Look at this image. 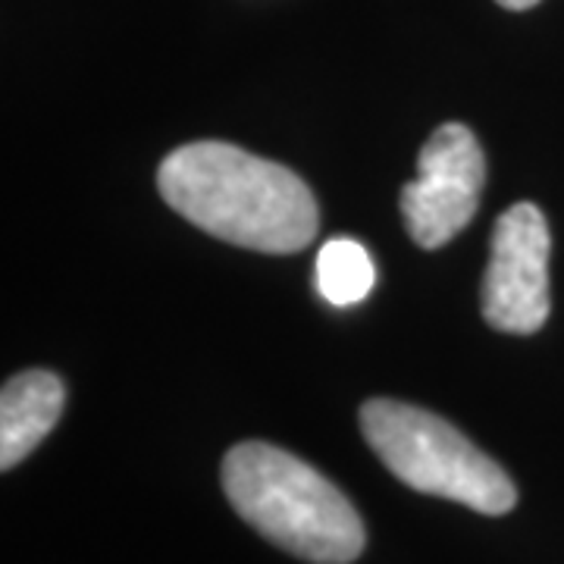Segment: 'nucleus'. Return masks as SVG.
<instances>
[{
  "mask_svg": "<svg viewBox=\"0 0 564 564\" xmlns=\"http://www.w3.org/2000/svg\"><path fill=\"white\" fill-rule=\"evenodd\" d=\"M163 202L223 242L295 254L317 236V204L302 176L226 141H195L163 158Z\"/></svg>",
  "mask_w": 564,
  "mask_h": 564,
  "instance_id": "obj_1",
  "label": "nucleus"
},
{
  "mask_svg": "<svg viewBox=\"0 0 564 564\" xmlns=\"http://www.w3.org/2000/svg\"><path fill=\"white\" fill-rule=\"evenodd\" d=\"M223 489L239 518L270 543L314 564H351L364 552L355 505L302 458L242 443L223 458Z\"/></svg>",
  "mask_w": 564,
  "mask_h": 564,
  "instance_id": "obj_2",
  "label": "nucleus"
},
{
  "mask_svg": "<svg viewBox=\"0 0 564 564\" xmlns=\"http://www.w3.org/2000/svg\"><path fill=\"white\" fill-rule=\"evenodd\" d=\"M361 430L377 458L417 492L492 518L518 505V489L502 467L452 423L423 408L370 399L361 408Z\"/></svg>",
  "mask_w": 564,
  "mask_h": 564,
  "instance_id": "obj_3",
  "label": "nucleus"
},
{
  "mask_svg": "<svg viewBox=\"0 0 564 564\" xmlns=\"http://www.w3.org/2000/svg\"><path fill=\"white\" fill-rule=\"evenodd\" d=\"M486 182L480 141L462 122L440 126L421 151L417 180L402 188V217L408 236L433 251L452 242L474 220Z\"/></svg>",
  "mask_w": 564,
  "mask_h": 564,
  "instance_id": "obj_4",
  "label": "nucleus"
},
{
  "mask_svg": "<svg viewBox=\"0 0 564 564\" xmlns=\"http://www.w3.org/2000/svg\"><path fill=\"white\" fill-rule=\"evenodd\" d=\"M549 223L536 204H514L496 220L484 276V321L530 336L549 321Z\"/></svg>",
  "mask_w": 564,
  "mask_h": 564,
  "instance_id": "obj_5",
  "label": "nucleus"
},
{
  "mask_svg": "<svg viewBox=\"0 0 564 564\" xmlns=\"http://www.w3.org/2000/svg\"><path fill=\"white\" fill-rule=\"evenodd\" d=\"M66 389L51 370H25L0 392V467L10 470L61 421Z\"/></svg>",
  "mask_w": 564,
  "mask_h": 564,
  "instance_id": "obj_6",
  "label": "nucleus"
},
{
  "mask_svg": "<svg viewBox=\"0 0 564 564\" xmlns=\"http://www.w3.org/2000/svg\"><path fill=\"white\" fill-rule=\"evenodd\" d=\"M377 270L364 245L355 239H333L317 254V292L336 307L364 302L373 289Z\"/></svg>",
  "mask_w": 564,
  "mask_h": 564,
  "instance_id": "obj_7",
  "label": "nucleus"
},
{
  "mask_svg": "<svg viewBox=\"0 0 564 564\" xmlns=\"http://www.w3.org/2000/svg\"><path fill=\"white\" fill-rule=\"evenodd\" d=\"M499 7H505V10H530V7H536L540 0H496Z\"/></svg>",
  "mask_w": 564,
  "mask_h": 564,
  "instance_id": "obj_8",
  "label": "nucleus"
}]
</instances>
